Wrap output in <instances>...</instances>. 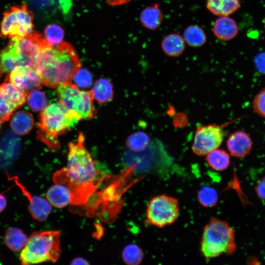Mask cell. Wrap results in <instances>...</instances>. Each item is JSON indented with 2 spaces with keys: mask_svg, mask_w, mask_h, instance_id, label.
<instances>
[{
  "mask_svg": "<svg viewBox=\"0 0 265 265\" xmlns=\"http://www.w3.org/2000/svg\"><path fill=\"white\" fill-rule=\"evenodd\" d=\"M197 199L203 207H212L215 206L217 202L218 194L216 190L212 187L203 186L198 192Z\"/></svg>",
  "mask_w": 265,
  "mask_h": 265,
  "instance_id": "30",
  "label": "cell"
},
{
  "mask_svg": "<svg viewBox=\"0 0 265 265\" xmlns=\"http://www.w3.org/2000/svg\"><path fill=\"white\" fill-rule=\"evenodd\" d=\"M71 265H89V263L84 259L80 257H77L75 259H74L72 262L71 263Z\"/></svg>",
  "mask_w": 265,
  "mask_h": 265,
  "instance_id": "37",
  "label": "cell"
},
{
  "mask_svg": "<svg viewBox=\"0 0 265 265\" xmlns=\"http://www.w3.org/2000/svg\"><path fill=\"white\" fill-rule=\"evenodd\" d=\"M47 200L52 206L58 208H64L72 204V195L64 186L55 184L49 188L46 193Z\"/></svg>",
  "mask_w": 265,
  "mask_h": 265,
  "instance_id": "17",
  "label": "cell"
},
{
  "mask_svg": "<svg viewBox=\"0 0 265 265\" xmlns=\"http://www.w3.org/2000/svg\"><path fill=\"white\" fill-rule=\"evenodd\" d=\"M146 213L147 221L151 225L163 228L171 225L180 215L179 202L165 194L156 196L150 200Z\"/></svg>",
  "mask_w": 265,
  "mask_h": 265,
  "instance_id": "8",
  "label": "cell"
},
{
  "mask_svg": "<svg viewBox=\"0 0 265 265\" xmlns=\"http://www.w3.org/2000/svg\"><path fill=\"white\" fill-rule=\"evenodd\" d=\"M228 151L234 157L243 158L250 152L252 142L245 132L238 130L232 133L226 141Z\"/></svg>",
  "mask_w": 265,
  "mask_h": 265,
  "instance_id": "13",
  "label": "cell"
},
{
  "mask_svg": "<svg viewBox=\"0 0 265 265\" xmlns=\"http://www.w3.org/2000/svg\"><path fill=\"white\" fill-rule=\"evenodd\" d=\"M184 37L186 43L193 47L202 46L207 41L204 31L196 25H191L186 27L184 33Z\"/></svg>",
  "mask_w": 265,
  "mask_h": 265,
  "instance_id": "26",
  "label": "cell"
},
{
  "mask_svg": "<svg viewBox=\"0 0 265 265\" xmlns=\"http://www.w3.org/2000/svg\"><path fill=\"white\" fill-rule=\"evenodd\" d=\"M34 118L29 112L21 110L14 113L11 119L10 125L12 130L17 134L24 135L32 129Z\"/></svg>",
  "mask_w": 265,
  "mask_h": 265,
  "instance_id": "18",
  "label": "cell"
},
{
  "mask_svg": "<svg viewBox=\"0 0 265 265\" xmlns=\"http://www.w3.org/2000/svg\"><path fill=\"white\" fill-rule=\"evenodd\" d=\"M8 178L13 181L28 200V210L32 217L38 221L45 220L52 210V205L47 199L31 195L25 186L19 181L16 176H8Z\"/></svg>",
  "mask_w": 265,
  "mask_h": 265,
  "instance_id": "12",
  "label": "cell"
},
{
  "mask_svg": "<svg viewBox=\"0 0 265 265\" xmlns=\"http://www.w3.org/2000/svg\"><path fill=\"white\" fill-rule=\"evenodd\" d=\"M3 15L0 26L2 38L24 37L32 31L34 15L26 4L11 6Z\"/></svg>",
  "mask_w": 265,
  "mask_h": 265,
  "instance_id": "7",
  "label": "cell"
},
{
  "mask_svg": "<svg viewBox=\"0 0 265 265\" xmlns=\"http://www.w3.org/2000/svg\"><path fill=\"white\" fill-rule=\"evenodd\" d=\"M5 81H8L25 90L42 88L40 76L33 67L18 66L8 74Z\"/></svg>",
  "mask_w": 265,
  "mask_h": 265,
  "instance_id": "11",
  "label": "cell"
},
{
  "mask_svg": "<svg viewBox=\"0 0 265 265\" xmlns=\"http://www.w3.org/2000/svg\"><path fill=\"white\" fill-rule=\"evenodd\" d=\"M130 0H107L109 5L111 6L120 5L129 2Z\"/></svg>",
  "mask_w": 265,
  "mask_h": 265,
  "instance_id": "38",
  "label": "cell"
},
{
  "mask_svg": "<svg viewBox=\"0 0 265 265\" xmlns=\"http://www.w3.org/2000/svg\"><path fill=\"white\" fill-rule=\"evenodd\" d=\"M150 143L148 135L143 132H136L127 139L126 145L131 150L140 152L145 150Z\"/></svg>",
  "mask_w": 265,
  "mask_h": 265,
  "instance_id": "29",
  "label": "cell"
},
{
  "mask_svg": "<svg viewBox=\"0 0 265 265\" xmlns=\"http://www.w3.org/2000/svg\"><path fill=\"white\" fill-rule=\"evenodd\" d=\"M64 35L63 28L56 24L49 25L44 29L45 37L53 46H57L62 42Z\"/></svg>",
  "mask_w": 265,
  "mask_h": 265,
  "instance_id": "31",
  "label": "cell"
},
{
  "mask_svg": "<svg viewBox=\"0 0 265 265\" xmlns=\"http://www.w3.org/2000/svg\"><path fill=\"white\" fill-rule=\"evenodd\" d=\"M80 119L60 102L47 106L40 114L38 136L51 149L59 146L58 137L74 128Z\"/></svg>",
  "mask_w": 265,
  "mask_h": 265,
  "instance_id": "3",
  "label": "cell"
},
{
  "mask_svg": "<svg viewBox=\"0 0 265 265\" xmlns=\"http://www.w3.org/2000/svg\"><path fill=\"white\" fill-rule=\"evenodd\" d=\"M21 65V60L14 40L12 38L7 46L0 50V76L9 73Z\"/></svg>",
  "mask_w": 265,
  "mask_h": 265,
  "instance_id": "15",
  "label": "cell"
},
{
  "mask_svg": "<svg viewBox=\"0 0 265 265\" xmlns=\"http://www.w3.org/2000/svg\"><path fill=\"white\" fill-rule=\"evenodd\" d=\"M28 238L23 231L16 227H10L7 229L3 237V241L9 249L14 252H17L25 247Z\"/></svg>",
  "mask_w": 265,
  "mask_h": 265,
  "instance_id": "22",
  "label": "cell"
},
{
  "mask_svg": "<svg viewBox=\"0 0 265 265\" xmlns=\"http://www.w3.org/2000/svg\"><path fill=\"white\" fill-rule=\"evenodd\" d=\"M0 93L18 108L25 104L28 91L6 81L0 85Z\"/></svg>",
  "mask_w": 265,
  "mask_h": 265,
  "instance_id": "19",
  "label": "cell"
},
{
  "mask_svg": "<svg viewBox=\"0 0 265 265\" xmlns=\"http://www.w3.org/2000/svg\"><path fill=\"white\" fill-rule=\"evenodd\" d=\"M205 159L210 167L217 171L225 170L230 163L229 154L223 149L217 148L208 153Z\"/></svg>",
  "mask_w": 265,
  "mask_h": 265,
  "instance_id": "25",
  "label": "cell"
},
{
  "mask_svg": "<svg viewBox=\"0 0 265 265\" xmlns=\"http://www.w3.org/2000/svg\"><path fill=\"white\" fill-rule=\"evenodd\" d=\"M56 88L59 102L80 120H89L96 115L91 90H81L71 82L59 85Z\"/></svg>",
  "mask_w": 265,
  "mask_h": 265,
  "instance_id": "6",
  "label": "cell"
},
{
  "mask_svg": "<svg viewBox=\"0 0 265 265\" xmlns=\"http://www.w3.org/2000/svg\"><path fill=\"white\" fill-rule=\"evenodd\" d=\"M20 145L19 137L7 131L3 135L0 144V157L4 164L12 162L18 155Z\"/></svg>",
  "mask_w": 265,
  "mask_h": 265,
  "instance_id": "14",
  "label": "cell"
},
{
  "mask_svg": "<svg viewBox=\"0 0 265 265\" xmlns=\"http://www.w3.org/2000/svg\"><path fill=\"white\" fill-rule=\"evenodd\" d=\"M234 230L224 220L212 218L204 227L200 251L207 259L223 253L231 255L236 251Z\"/></svg>",
  "mask_w": 265,
  "mask_h": 265,
  "instance_id": "5",
  "label": "cell"
},
{
  "mask_svg": "<svg viewBox=\"0 0 265 265\" xmlns=\"http://www.w3.org/2000/svg\"><path fill=\"white\" fill-rule=\"evenodd\" d=\"M122 259L129 265H138L142 262L144 254L138 245L130 244L126 246L122 252Z\"/></svg>",
  "mask_w": 265,
  "mask_h": 265,
  "instance_id": "27",
  "label": "cell"
},
{
  "mask_svg": "<svg viewBox=\"0 0 265 265\" xmlns=\"http://www.w3.org/2000/svg\"><path fill=\"white\" fill-rule=\"evenodd\" d=\"M252 107L255 113L265 118V88L255 96L252 102Z\"/></svg>",
  "mask_w": 265,
  "mask_h": 265,
  "instance_id": "34",
  "label": "cell"
},
{
  "mask_svg": "<svg viewBox=\"0 0 265 265\" xmlns=\"http://www.w3.org/2000/svg\"><path fill=\"white\" fill-rule=\"evenodd\" d=\"M27 102L29 107L34 112L42 110L48 105L45 94L37 88L32 89L28 92Z\"/></svg>",
  "mask_w": 265,
  "mask_h": 265,
  "instance_id": "28",
  "label": "cell"
},
{
  "mask_svg": "<svg viewBox=\"0 0 265 265\" xmlns=\"http://www.w3.org/2000/svg\"><path fill=\"white\" fill-rule=\"evenodd\" d=\"M256 191L260 198L265 199V177L257 185Z\"/></svg>",
  "mask_w": 265,
  "mask_h": 265,
  "instance_id": "36",
  "label": "cell"
},
{
  "mask_svg": "<svg viewBox=\"0 0 265 265\" xmlns=\"http://www.w3.org/2000/svg\"><path fill=\"white\" fill-rule=\"evenodd\" d=\"M80 67L75 50L66 42L40 49L34 67L40 76L42 84L51 88L71 82Z\"/></svg>",
  "mask_w": 265,
  "mask_h": 265,
  "instance_id": "2",
  "label": "cell"
},
{
  "mask_svg": "<svg viewBox=\"0 0 265 265\" xmlns=\"http://www.w3.org/2000/svg\"><path fill=\"white\" fill-rule=\"evenodd\" d=\"M255 63L258 71L265 74V53H261L256 56Z\"/></svg>",
  "mask_w": 265,
  "mask_h": 265,
  "instance_id": "35",
  "label": "cell"
},
{
  "mask_svg": "<svg viewBox=\"0 0 265 265\" xmlns=\"http://www.w3.org/2000/svg\"><path fill=\"white\" fill-rule=\"evenodd\" d=\"M222 127L217 124L199 126L196 129L192 146L193 152L199 156H205L218 148L223 139Z\"/></svg>",
  "mask_w": 265,
  "mask_h": 265,
  "instance_id": "10",
  "label": "cell"
},
{
  "mask_svg": "<svg viewBox=\"0 0 265 265\" xmlns=\"http://www.w3.org/2000/svg\"><path fill=\"white\" fill-rule=\"evenodd\" d=\"M1 120H0V124H1Z\"/></svg>",
  "mask_w": 265,
  "mask_h": 265,
  "instance_id": "40",
  "label": "cell"
},
{
  "mask_svg": "<svg viewBox=\"0 0 265 265\" xmlns=\"http://www.w3.org/2000/svg\"><path fill=\"white\" fill-rule=\"evenodd\" d=\"M12 38L20 56L22 66L34 68L40 50L51 45L42 34L35 31L24 37L15 36Z\"/></svg>",
  "mask_w": 265,
  "mask_h": 265,
  "instance_id": "9",
  "label": "cell"
},
{
  "mask_svg": "<svg viewBox=\"0 0 265 265\" xmlns=\"http://www.w3.org/2000/svg\"><path fill=\"white\" fill-rule=\"evenodd\" d=\"M213 31L217 38L226 41L236 37L238 32V27L233 19L228 16H221L214 22Z\"/></svg>",
  "mask_w": 265,
  "mask_h": 265,
  "instance_id": "16",
  "label": "cell"
},
{
  "mask_svg": "<svg viewBox=\"0 0 265 265\" xmlns=\"http://www.w3.org/2000/svg\"><path fill=\"white\" fill-rule=\"evenodd\" d=\"M163 15L158 4L145 7L141 12L140 21L146 28L155 30L159 27L163 21Z\"/></svg>",
  "mask_w": 265,
  "mask_h": 265,
  "instance_id": "20",
  "label": "cell"
},
{
  "mask_svg": "<svg viewBox=\"0 0 265 265\" xmlns=\"http://www.w3.org/2000/svg\"><path fill=\"white\" fill-rule=\"evenodd\" d=\"M264 24H265V19L264 20Z\"/></svg>",
  "mask_w": 265,
  "mask_h": 265,
  "instance_id": "41",
  "label": "cell"
},
{
  "mask_svg": "<svg viewBox=\"0 0 265 265\" xmlns=\"http://www.w3.org/2000/svg\"><path fill=\"white\" fill-rule=\"evenodd\" d=\"M60 237L58 231L32 233L21 252V264L29 265L56 261L60 255Z\"/></svg>",
  "mask_w": 265,
  "mask_h": 265,
  "instance_id": "4",
  "label": "cell"
},
{
  "mask_svg": "<svg viewBox=\"0 0 265 265\" xmlns=\"http://www.w3.org/2000/svg\"><path fill=\"white\" fill-rule=\"evenodd\" d=\"M161 48L168 56L177 57L180 55L185 50L184 39L178 33L168 34L162 40Z\"/></svg>",
  "mask_w": 265,
  "mask_h": 265,
  "instance_id": "23",
  "label": "cell"
},
{
  "mask_svg": "<svg viewBox=\"0 0 265 265\" xmlns=\"http://www.w3.org/2000/svg\"><path fill=\"white\" fill-rule=\"evenodd\" d=\"M91 91L93 99L99 104L109 102L113 96L112 84L108 80L105 78L97 80Z\"/></svg>",
  "mask_w": 265,
  "mask_h": 265,
  "instance_id": "24",
  "label": "cell"
},
{
  "mask_svg": "<svg viewBox=\"0 0 265 265\" xmlns=\"http://www.w3.org/2000/svg\"><path fill=\"white\" fill-rule=\"evenodd\" d=\"M6 204L7 201L5 197L0 193V213L5 209Z\"/></svg>",
  "mask_w": 265,
  "mask_h": 265,
  "instance_id": "39",
  "label": "cell"
},
{
  "mask_svg": "<svg viewBox=\"0 0 265 265\" xmlns=\"http://www.w3.org/2000/svg\"><path fill=\"white\" fill-rule=\"evenodd\" d=\"M73 80L77 86L83 88L88 87L92 82L90 72L84 68L79 69L74 76Z\"/></svg>",
  "mask_w": 265,
  "mask_h": 265,
  "instance_id": "33",
  "label": "cell"
},
{
  "mask_svg": "<svg viewBox=\"0 0 265 265\" xmlns=\"http://www.w3.org/2000/svg\"><path fill=\"white\" fill-rule=\"evenodd\" d=\"M240 7V0H207V7L213 14L228 16Z\"/></svg>",
  "mask_w": 265,
  "mask_h": 265,
  "instance_id": "21",
  "label": "cell"
},
{
  "mask_svg": "<svg viewBox=\"0 0 265 265\" xmlns=\"http://www.w3.org/2000/svg\"><path fill=\"white\" fill-rule=\"evenodd\" d=\"M17 107L0 93V119L1 123L9 120Z\"/></svg>",
  "mask_w": 265,
  "mask_h": 265,
  "instance_id": "32",
  "label": "cell"
},
{
  "mask_svg": "<svg viewBox=\"0 0 265 265\" xmlns=\"http://www.w3.org/2000/svg\"><path fill=\"white\" fill-rule=\"evenodd\" d=\"M84 136L79 133L77 140L68 144L67 164L53 176L55 184L65 186L72 195V203L85 202L94 191L102 175L84 145Z\"/></svg>",
  "mask_w": 265,
  "mask_h": 265,
  "instance_id": "1",
  "label": "cell"
}]
</instances>
